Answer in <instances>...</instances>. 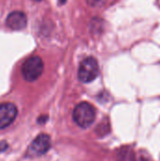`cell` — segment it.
Masks as SVG:
<instances>
[{
	"instance_id": "obj_7",
	"label": "cell",
	"mask_w": 160,
	"mask_h": 161,
	"mask_svg": "<svg viewBox=\"0 0 160 161\" xmlns=\"http://www.w3.org/2000/svg\"><path fill=\"white\" fill-rule=\"evenodd\" d=\"M105 0H88L89 4L91 5V6H98L100 5L101 3H103Z\"/></svg>"
},
{
	"instance_id": "obj_3",
	"label": "cell",
	"mask_w": 160,
	"mask_h": 161,
	"mask_svg": "<svg viewBox=\"0 0 160 161\" xmlns=\"http://www.w3.org/2000/svg\"><path fill=\"white\" fill-rule=\"evenodd\" d=\"M99 75V65L93 57L84 58L78 68V79L82 83L93 81Z\"/></svg>"
},
{
	"instance_id": "obj_6",
	"label": "cell",
	"mask_w": 160,
	"mask_h": 161,
	"mask_svg": "<svg viewBox=\"0 0 160 161\" xmlns=\"http://www.w3.org/2000/svg\"><path fill=\"white\" fill-rule=\"evenodd\" d=\"M26 23H27L26 15L20 10H15L10 12L6 20L7 25L13 30H21L25 28Z\"/></svg>"
},
{
	"instance_id": "obj_2",
	"label": "cell",
	"mask_w": 160,
	"mask_h": 161,
	"mask_svg": "<svg viewBox=\"0 0 160 161\" xmlns=\"http://www.w3.org/2000/svg\"><path fill=\"white\" fill-rule=\"evenodd\" d=\"M43 72V62L41 58L38 56H33L28 58L22 66V75L24 78L32 82L37 80Z\"/></svg>"
},
{
	"instance_id": "obj_4",
	"label": "cell",
	"mask_w": 160,
	"mask_h": 161,
	"mask_svg": "<svg viewBox=\"0 0 160 161\" xmlns=\"http://www.w3.org/2000/svg\"><path fill=\"white\" fill-rule=\"evenodd\" d=\"M51 147V139L46 134H41L29 145L26 155L28 157H40L48 152Z\"/></svg>"
},
{
	"instance_id": "obj_8",
	"label": "cell",
	"mask_w": 160,
	"mask_h": 161,
	"mask_svg": "<svg viewBox=\"0 0 160 161\" xmlns=\"http://www.w3.org/2000/svg\"><path fill=\"white\" fill-rule=\"evenodd\" d=\"M35 1H41V0H35Z\"/></svg>"
},
{
	"instance_id": "obj_1",
	"label": "cell",
	"mask_w": 160,
	"mask_h": 161,
	"mask_svg": "<svg viewBox=\"0 0 160 161\" xmlns=\"http://www.w3.org/2000/svg\"><path fill=\"white\" fill-rule=\"evenodd\" d=\"M96 117V110L92 105L88 102H81L74 109L73 119L75 124L81 128L91 126Z\"/></svg>"
},
{
	"instance_id": "obj_5",
	"label": "cell",
	"mask_w": 160,
	"mask_h": 161,
	"mask_svg": "<svg viewBox=\"0 0 160 161\" xmlns=\"http://www.w3.org/2000/svg\"><path fill=\"white\" fill-rule=\"evenodd\" d=\"M17 108L12 103L0 104V129H4L10 125L17 116Z\"/></svg>"
}]
</instances>
